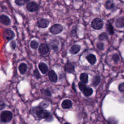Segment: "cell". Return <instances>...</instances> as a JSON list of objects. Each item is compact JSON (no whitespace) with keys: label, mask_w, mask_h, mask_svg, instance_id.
Segmentation results:
<instances>
[{"label":"cell","mask_w":124,"mask_h":124,"mask_svg":"<svg viewBox=\"0 0 124 124\" xmlns=\"http://www.w3.org/2000/svg\"><path fill=\"white\" fill-rule=\"evenodd\" d=\"M103 21L100 18H95L91 22V27L95 30H100L103 26Z\"/></svg>","instance_id":"obj_1"},{"label":"cell","mask_w":124,"mask_h":124,"mask_svg":"<svg viewBox=\"0 0 124 124\" xmlns=\"http://www.w3.org/2000/svg\"><path fill=\"white\" fill-rule=\"evenodd\" d=\"M36 114L38 117L41 119L46 118L47 119H49L50 118H52V116L49 114V112L46 110L42 109L41 107L36 112Z\"/></svg>","instance_id":"obj_2"},{"label":"cell","mask_w":124,"mask_h":124,"mask_svg":"<svg viewBox=\"0 0 124 124\" xmlns=\"http://www.w3.org/2000/svg\"><path fill=\"white\" fill-rule=\"evenodd\" d=\"M13 118L12 113L10 111L5 110L2 111L0 114L1 120L5 123L10 122Z\"/></svg>","instance_id":"obj_3"},{"label":"cell","mask_w":124,"mask_h":124,"mask_svg":"<svg viewBox=\"0 0 124 124\" xmlns=\"http://www.w3.org/2000/svg\"><path fill=\"white\" fill-rule=\"evenodd\" d=\"M63 30L62 26L59 24H56L52 26L50 29V31L53 34H57L61 33Z\"/></svg>","instance_id":"obj_4"},{"label":"cell","mask_w":124,"mask_h":124,"mask_svg":"<svg viewBox=\"0 0 124 124\" xmlns=\"http://www.w3.org/2000/svg\"><path fill=\"white\" fill-rule=\"evenodd\" d=\"M3 37L6 40H10L14 38L15 36V34L13 31L10 30H6L3 32Z\"/></svg>","instance_id":"obj_5"},{"label":"cell","mask_w":124,"mask_h":124,"mask_svg":"<svg viewBox=\"0 0 124 124\" xmlns=\"http://www.w3.org/2000/svg\"><path fill=\"white\" fill-rule=\"evenodd\" d=\"M49 24V21L46 19H41L38 21V26L41 28H46Z\"/></svg>","instance_id":"obj_6"},{"label":"cell","mask_w":124,"mask_h":124,"mask_svg":"<svg viewBox=\"0 0 124 124\" xmlns=\"http://www.w3.org/2000/svg\"><path fill=\"white\" fill-rule=\"evenodd\" d=\"M49 50V48L48 46L45 44H42L39 46V51L41 54L45 55L47 53Z\"/></svg>","instance_id":"obj_7"},{"label":"cell","mask_w":124,"mask_h":124,"mask_svg":"<svg viewBox=\"0 0 124 124\" xmlns=\"http://www.w3.org/2000/svg\"><path fill=\"white\" fill-rule=\"evenodd\" d=\"M27 8L30 12H34L38 10V6L36 3L31 2L27 5Z\"/></svg>","instance_id":"obj_8"},{"label":"cell","mask_w":124,"mask_h":124,"mask_svg":"<svg viewBox=\"0 0 124 124\" xmlns=\"http://www.w3.org/2000/svg\"><path fill=\"white\" fill-rule=\"evenodd\" d=\"M65 71H66L68 73H73L75 71V66L74 65L70 62H67L64 67Z\"/></svg>","instance_id":"obj_9"},{"label":"cell","mask_w":124,"mask_h":124,"mask_svg":"<svg viewBox=\"0 0 124 124\" xmlns=\"http://www.w3.org/2000/svg\"><path fill=\"white\" fill-rule=\"evenodd\" d=\"M48 77L50 81L56 82L57 81V76L56 73L53 70H50L48 73Z\"/></svg>","instance_id":"obj_10"},{"label":"cell","mask_w":124,"mask_h":124,"mask_svg":"<svg viewBox=\"0 0 124 124\" xmlns=\"http://www.w3.org/2000/svg\"><path fill=\"white\" fill-rule=\"evenodd\" d=\"M86 59L88 61V62L91 64H94L96 61L95 56L93 54H90L88 55L86 57Z\"/></svg>","instance_id":"obj_11"},{"label":"cell","mask_w":124,"mask_h":124,"mask_svg":"<svg viewBox=\"0 0 124 124\" xmlns=\"http://www.w3.org/2000/svg\"><path fill=\"white\" fill-rule=\"evenodd\" d=\"M72 106V102L69 99H65L62 103V107L63 108H70Z\"/></svg>","instance_id":"obj_12"},{"label":"cell","mask_w":124,"mask_h":124,"mask_svg":"<svg viewBox=\"0 0 124 124\" xmlns=\"http://www.w3.org/2000/svg\"><path fill=\"white\" fill-rule=\"evenodd\" d=\"M115 25L117 28H119L124 27V17H121L118 18L116 21Z\"/></svg>","instance_id":"obj_13"},{"label":"cell","mask_w":124,"mask_h":124,"mask_svg":"<svg viewBox=\"0 0 124 124\" xmlns=\"http://www.w3.org/2000/svg\"><path fill=\"white\" fill-rule=\"evenodd\" d=\"M80 49V46L78 45H74L71 46L70 51L72 54H77Z\"/></svg>","instance_id":"obj_14"},{"label":"cell","mask_w":124,"mask_h":124,"mask_svg":"<svg viewBox=\"0 0 124 124\" xmlns=\"http://www.w3.org/2000/svg\"><path fill=\"white\" fill-rule=\"evenodd\" d=\"M0 21L2 23L7 25H9L10 23L9 18L5 15H1L0 16Z\"/></svg>","instance_id":"obj_15"},{"label":"cell","mask_w":124,"mask_h":124,"mask_svg":"<svg viewBox=\"0 0 124 124\" xmlns=\"http://www.w3.org/2000/svg\"><path fill=\"white\" fill-rule=\"evenodd\" d=\"M39 68L43 74H45L48 70V67L46 64L43 62H41L39 64Z\"/></svg>","instance_id":"obj_16"},{"label":"cell","mask_w":124,"mask_h":124,"mask_svg":"<svg viewBox=\"0 0 124 124\" xmlns=\"http://www.w3.org/2000/svg\"><path fill=\"white\" fill-rule=\"evenodd\" d=\"M80 79L81 82L83 83H86L88 82V75L87 74L85 73H81L79 77Z\"/></svg>","instance_id":"obj_17"},{"label":"cell","mask_w":124,"mask_h":124,"mask_svg":"<svg viewBox=\"0 0 124 124\" xmlns=\"http://www.w3.org/2000/svg\"><path fill=\"white\" fill-rule=\"evenodd\" d=\"M105 7L108 10L112 9L114 7V4L112 0H108L105 3Z\"/></svg>","instance_id":"obj_18"},{"label":"cell","mask_w":124,"mask_h":124,"mask_svg":"<svg viewBox=\"0 0 124 124\" xmlns=\"http://www.w3.org/2000/svg\"><path fill=\"white\" fill-rule=\"evenodd\" d=\"M100 80L101 78L99 76H96L94 77L92 79V85L94 86H97L100 83Z\"/></svg>","instance_id":"obj_19"},{"label":"cell","mask_w":124,"mask_h":124,"mask_svg":"<svg viewBox=\"0 0 124 124\" xmlns=\"http://www.w3.org/2000/svg\"><path fill=\"white\" fill-rule=\"evenodd\" d=\"M82 92L85 96H89L92 94L93 92V90L92 88L90 87H86V88Z\"/></svg>","instance_id":"obj_20"},{"label":"cell","mask_w":124,"mask_h":124,"mask_svg":"<svg viewBox=\"0 0 124 124\" xmlns=\"http://www.w3.org/2000/svg\"><path fill=\"white\" fill-rule=\"evenodd\" d=\"M27 65L24 63H21L19 66V70L21 74H23L25 73V72L27 70Z\"/></svg>","instance_id":"obj_21"},{"label":"cell","mask_w":124,"mask_h":124,"mask_svg":"<svg viewBox=\"0 0 124 124\" xmlns=\"http://www.w3.org/2000/svg\"><path fill=\"white\" fill-rule=\"evenodd\" d=\"M107 31L109 34H113L114 33V29L112 25L110 23H108L106 26Z\"/></svg>","instance_id":"obj_22"},{"label":"cell","mask_w":124,"mask_h":124,"mask_svg":"<svg viewBox=\"0 0 124 124\" xmlns=\"http://www.w3.org/2000/svg\"><path fill=\"white\" fill-rule=\"evenodd\" d=\"M108 39V36L106 32H102L99 36V39L100 40L104 41Z\"/></svg>","instance_id":"obj_23"},{"label":"cell","mask_w":124,"mask_h":124,"mask_svg":"<svg viewBox=\"0 0 124 124\" xmlns=\"http://www.w3.org/2000/svg\"><path fill=\"white\" fill-rule=\"evenodd\" d=\"M57 41H54V42H52L51 43H50V46L51 48V49L56 50L58 49V44H56Z\"/></svg>","instance_id":"obj_24"},{"label":"cell","mask_w":124,"mask_h":124,"mask_svg":"<svg viewBox=\"0 0 124 124\" xmlns=\"http://www.w3.org/2000/svg\"><path fill=\"white\" fill-rule=\"evenodd\" d=\"M29 0H16L15 2L16 4L18 5H22L27 2H28Z\"/></svg>","instance_id":"obj_25"},{"label":"cell","mask_w":124,"mask_h":124,"mask_svg":"<svg viewBox=\"0 0 124 124\" xmlns=\"http://www.w3.org/2000/svg\"><path fill=\"white\" fill-rule=\"evenodd\" d=\"M108 124H117V121L114 117H110L108 120Z\"/></svg>","instance_id":"obj_26"},{"label":"cell","mask_w":124,"mask_h":124,"mask_svg":"<svg viewBox=\"0 0 124 124\" xmlns=\"http://www.w3.org/2000/svg\"><path fill=\"white\" fill-rule=\"evenodd\" d=\"M78 87H79L80 90L82 92H83L87 87L86 85L81 82H79L78 84Z\"/></svg>","instance_id":"obj_27"},{"label":"cell","mask_w":124,"mask_h":124,"mask_svg":"<svg viewBox=\"0 0 124 124\" xmlns=\"http://www.w3.org/2000/svg\"><path fill=\"white\" fill-rule=\"evenodd\" d=\"M38 46V43L35 40H33L31 43V46L34 49H36Z\"/></svg>","instance_id":"obj_28"},{"label":"cell","mask_w":124,"mask_h":124,"mask_svg":"<svg viewBox=\"0 0 124 124\" xmlns=\"http://www.w3.org/2000/svg\"><path fill=\"white\" fill-rule=\"evenodd\" d=\"M112 59L113 60L114 62L116 63L119 60V56L117 54H114L112 55Z\"/></svg>","instance_id":"obj_29"},{"label":"cell","mask_w":124,"mask_h":124,"mask_svg":"<svg viewBox=\"0 0 124 124\" xmlns=\"http://www.w3.org/2000/svg\"><path fill=\"white\" fill-rule=\"evenodd\" d=\"M96 46L97 48L100 50H102L104 48V44L103 43H98Z\"/></svg>","instance_id":"obj_30"},{"label":"cell","mask_w":124,"mask_h":124,"mask_svg":"<svg viewBox=\"0 0 124 124\" xmlns=\"http://www.w3.org/2000/svg\"><path fill=\"white\" fill-rule=\"evenodd\" d=\"M118 89L120 92H124V83H122L119 84L118 86Z\"/></svg>","instance_id":"obj_31"},{"label":"cell","mask_w":124,"mask_h":124,"mask_svg":"<svg viewBox=\"0 0 124 124\" xmlns=\"http://www.w3.org/2000/svg\"><path fill=\"white\" fill-rule=\"evenodd\" d=\"M34 75L35 77H36V78H40V74H39L38 71L37 69H35L34 71Z\"/></svg>","instance_id":"obj_32"},{"label":"cell","mask_w":124,"mask_h":124,"mask_svg":"<svg viewBox=\"0 0 124 124\" xmlns=\"http://www.w3.org/2000/svg\"><path fill=\"white\" fill-rule=\"evenodd\" d=\"M42 93H45L46 95H47V96H50L51 95V93H50V92L48 90H42Z\"/></svg>","instance_id":"obj_33"},{"label":"cell","mask_w":124,"mask_h":124,"mask_svg":"<svg viewBox=\"0 0 124 124\" xmlns=\"http://www.w3.org/2000/svg\"><path fill=\"white\" fill-rule=\"evenodd\" d=\"M5 107V105L4 102L2 101H0V110L3 109Z\"/></svg>","instance_id":"obj_34"},{"label":"cell","mask_w":124,"mask_h":124,"mask_svg":"<svg viewBox=\"0 0 124 124\" xmlns=\"http://www.w3.org/2000/svg\"><path fill=\"white\" fill-rule=\"evenodd\" d=\"M11 47L13 48V49H15L16 46V43L15 42V41H12L11 42Z\"/></svg>","instance_id":"obj_35"},{"label":"cell","mask_w":124,"mask_h":124,"mask_svg":"<svg viewBox=\"0 0 124 124\" xmlns=\"http://www.w3.org/2000/svg\"><path fill=\"white\" fill-rule=\"evenodd\" d=\"M64 124H70L68 123H64Z\"/></svg>","instance_id":"obj_36"}]
</instances>
